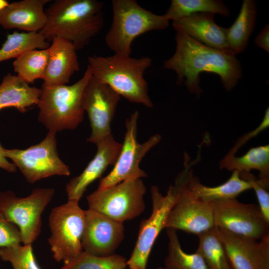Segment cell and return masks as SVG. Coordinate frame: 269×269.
I'll list each match as a JSON object with an SVG mask.
<instances>
[{
	"label": "cell",
	"mask_w": 269,
	"mask_h": 269,
	"mask_svg": "<svg viewBox=\"0 0 269 269\" xmlns=\"http://www.w3.org/2000/svg\"><path fill=\"white\" fill-rule=\"evenodd\" d=\"M176 50L163 62V68L174 71L176 83L184 84L188 91L199 97L203 91L200 86V73L211 72L219 75L225 89L230 91L242 77L240 61L229 51L206 46L184 32L176 31Z\"/></svg>",
	"instance_id": "6da1fadb"
},
{
	"label": "cell",
	"mask_w": 269,
	"mask_h": 269,
	"mask_svg": "<svg viewBox=\"0 0 269 269\" xmlns=\"http://www.w3.org/2000/svg\"><path fill=\"white\" fill-rule=\"evenodd\" d=\"M104 5L97 0H56L45 10L47 20L39 32L47 41L60 37L81 50L103 27Z\"/></svg>",
	"instance_id": "7a4b0ae2"
},
{
	"label": "cell",
	"mask_w": 269,
	"mask_h": 269,
	"mask_svg": "<svg viewBox=\"0 0 269 269\" xmlns=\"http://www.w3.org/2000/svg\"><path fill=\"white\" fill-rule=\"evenodd\" d=\"M88 66L92 76L107 84L121 97L132 103L152 108L148 87L144 73L152 63L148 57L138 58L114 54L107 57L90 56Z\"/></svg>",
	"instance_id": "3957f363"
},
{
	"label": "cell",
	"mask_w": 269,
	"mask_h": 269,
	"mask_svg": "<svg viewBox=\"0 0 269 269\" xmlns=\"http://www.w3.org/2000/svg\"><path fill=\"white\" fill-rule=\"evenodd\" d=\"M92 76L88 65L83 76L71 85L42 84L38 103V120L49 131L73 130L82 122L84 89Z\"/></svg>",
	"instance_id": "277c9868"
},
{
	"label": "cell",
	"mask_w": 269,
	"mask_h": 269,
	"mask_svg": "<svg viewBox=\"0 0 269 269\" xmlns=\"http://www.w3.org/2000/svg\"><path fill=\"white\" fill-rule=\"evenodd\" d=\"M113 20L105 36V43L114 54L131 55L132 45L137 36L146 32L163 30L169 21L154 14L134 0H112Z\"/></svg>",
	"instance_id": "5b68a950"
},
{
	"label": "cell",
	"mask_w": 269,
	"mask_h": 269,
	"mask_svg": "<svg viewBox=\"0 0 269 269\" xmlns=\"http://www.w3.org/2000/svg\"><path fill=\"white\" fill-rule=\"evenodd\" d=\"M188 166L178 175L174 184L168 188L165 195L158 187L150 188L152 212L140 223L137 238L127 265L129 269H147V265L153 245L161 230L165 228L169 213L177 198L179 187L189 171Z\"/></svg>",
	"instance_id": "8992f818"
},
{
	"label": "cell",
	"mask_w": 269,
	"mask_h": 269,
	"mask_svg": "<svg viewBox=\"0 0 269 269\" xmlns=\"http://www.w3.org/2000/svg\"><path fill=\"white\" fill-rule=\"evenodd\" d=\"M54 195L51 188H34L25 197L10 190L0 192V213L18 228L23 244H32L40 235L42 213Z\"/></svg>",
	"instance_id": "52a82bcc"
},
{
	"label": "cell",
	"mask_w": 269,
	"mask_h": 269,
	"mask_svg": "<svg viewBox=\"0 0 269 269\" xmlns=\"http://www.w3.org/2000/svg\"><path fill=\"white\" fill-rule=\"evenodd\" d=\"M146 188L141 178H133L114 186L97 189L87 197L88 209L123 223L144 211Z\"/></svg>",
	"instance_id": "ba28073f"
},
{
	"label": "cell",
	"mask_w": 269,
	"mask_h": 269,
	"mask_svg": "<svg viewBox=\"0 0 269 269\" xmlns=\"http://www.w3.org/2000/svg\"><path fill=\"white\" fill-rule=\"evenodd\" d=\"M85 222V210L79 202H67L53 208L48 222L51 236L48 243L55 260L67 262L83 251L82 246Z\"/></svg>",
	"instance_id": "9c48e42d"
},
{
	"label": "cell",
	"mask_w": 269,
	"mask_h": 269,
	"mask_svg": "<svg viewBox=\"0 0 269 269\" xmlns=\"http://www.w3.org/2000/svg\"><path fill=\"white\" fill-rule=\"evenodd\" d=\"M56 134L49 131L39 143L26 149L4 148L3 154L12 160L29 183L55 175L69 176V166L58 153Z\"/></svg>",
	"instance_id": "30bf717a"
},
{
	"label": "cell",
	"mask_w": 269,
	"mask_h": 269,
	"mask_svg": "<svg viewBox=\"0 0 269 269\" xmlns=\"http://www.w3.org/2000/svg\"><path fill=\"white\" fill-rule=\"evenodd\" d=\"M138 117L139 112L135 111L126 120V132L119 156L112 171L100 180L98 189L107 188L128 179L147 176L139 167V164L145 154L160 142L161 137L156 134L144 142L139 143L137 141Z\"/></svg>",
	"instance_id": "8fae6325"
},
{
	"label": "cell",
	"mask_w": 269,
	"mask_h": 269,
	"mask_svg": "<svg viewBox=\"0 0 269 269\" xmlns=\"http://www.w3.org/2000/svg\"><path fill=\"white\" fill-rule=\"evenodd\" d=\"M214 226L237 235L260 240L269 234V223L259 206L242 203L236 198L210 203Z\"/></svg>",
	"instance_id": "7c38bea8"
},
{
	"label": "cell",
	"mask_w": 269,
	"mask_h": 269,
	"mask_svg": "<svg viewBox=\"0 0 269 269\" xmlns=\"http://www.w3.org/2000/svg\"><path fill=\"white\" fill-rule=\"evenodd\" d=\"M192 169L182 182L176 201L167 217L165 228L181 230L196 235L213 228V212L210 203L194 194L186 185Z\"/></svg>",
	"instance_id": "4fadbf2b"
},
{
	"label": "cell",
	"mask_w": 269,
	"mask_h": 269,
	"mask_svg": "<svg viewBox=\"0 0 269 269\" xmlns=\"http://www.w3.org/2000/svg\"><path fill=\"white\" fill-rule=\"evenodd\" d=\"M121 96L93 76L84 91L83 105L88 114L91 134L88 142L96 144L112 134L111 125Z\"/></svg>",
	"instance_id": "5bb4252c"
},
{
	"label": "cell",
	"mask_w": 269,
	"mask_h": 269,
	"mask_svg": "<svg viewBox=\"0 0 269 269\" xmlns=\"http://www.w3.org/2000/svg\"><path fill=\"white\" fill-rule=\"evenodd\" d=\"M123 223L90 209L85 210L83 251L97 256L112 255L124 238Z\"/></svg>",
	"instance_id": "9a60e30c"
},
{
	"label": "cell",
	"mask_w": 269,
	"mask_h": 269,
	"mask_svg": "<svg viewBox=\"0 0 269 269\" xmlns=\"http://www.w3.org/2000/svg\"><path fill=\"white\" fill-rule=\"evenodd\" d=\"M232 269H269V234L258 242L215 227Z\"/></svg>",
	"instance_id": "2e32d148"
},
{
	"label": "cell",
	"mask_w": 269,
	"mask_h": 269,
	"mask_svg": "<svg viewBox=\"0 0 269 269\" xmlns=\"http://www.w3.org/2000/svg\"><path fill=\"white\" fill-rule=\"evenodd\" d=\"M96 144L97 150L94 158L80 174L71 178L66 184L69 200L79 202L88 186L100 178L109 166L115 164L122 146L112 134Z\"/></svg>",
	"instance_id": "e0dca14e"
},
{
	"label": "cell",
	"mask_w": 269,
	"mask_h": 269,
	"mask_svg": "<svg viewBox=\"0 0 269 269\" xmlns=\"http://www.w3.org/2000/svg\"><path fill=\"white\" fill-rule=\"evenodd\" d=\"M214 14L210 12L192 14L172 21V26L176 31L184 32L206 46L230 51L227 40V28L216 23Z\"/></svg>",
	"instance_id": "ac0fdd59"
},
{
	"label": "cell",
	"mask_w": 269,
	"mask_h": 269,
	"mask_svg": "<svg viewBox=\"0 0 269 269\" xmlns=\"http://www.w3.org/2000/svg\"><path fill=\"white\" fill-rule=\"evenodd\" d=\"M49 0H22L8 4L0 11V25L5 29H17L38 32L47 20L44 5Z\"/></svg>",
	"instance_id": "d6986e66"
},
{
	"label": "cell",
	"mask_w": 269,
	"mask_h": 269,
	"mask_svg": "<svg viewBox=\"0 0 269 269\" xmlns=\"http://www.w3.org/2000/svg\"><path fill=\"white\" fill-rule=\"evenodd\" d=\"M48 50V61L43 84L66 85L80 70L77 51L71 42L60 37L52 39Z\"/></svg>",
	"instance_id": "ffe728a7"
},
{
	"label": "cell",
	"mask_w": 269,
	"mask_h": 269,
	"mask_svg": "<svg viewBox=\"0 0 269 269\" xmlns=\"http://www.w3.org/2000/svg\"><path fill=\"white\" fill-rule=\"evenodd\" d=\"M41 89L29 86L17 75L8 73L0 84V111L15 108L24 113L37 105Z\"/></svg>",
	"instance_id": "44dd1931"
},
{
	"label": "cell",
	"mask_w": 269,
	"mask_h": 269,
	"mask_svg": "<svg viewBox=\"0 0 269 269\" xmlns=\"http://www.w3.org/2000/svg\"><path fill=\"white\" fill-rule=\"evenodd\" d=\"M188 189L203 201L211 203L214 201L234 199L242 192L251 189L250 183L241 178L237 171L225 182L214 187L203 184L199 179L194 176L191 170L186 181Z\"/></svg>",
	"instance_id": "7402d4cb"
},
{
	"label": "cell",
	"mask_w": 269,
	"mask_h": 269,
	"mask_svg": "<svg viewBox=\"0 0 269 269\" xmlns=\"http://www.w3.org/2000/svg\"><path fill=\"white\" fill-rule=\"evenodd\" d=\"M256 2L244 0L240 11L234 23L227 28V40L229 50L236 55L244 51L256 25L257 16Z\"/></svg>",
	"instance_id": "603a6c76"
},
{
	"label": "cell",
	"mask_w": 269,
	"mask_h": 269,
	"mask_svg": "<svg viewBox=\"0 0 269 269\" xmlns=\"http://www.w3.org/2000/svg\"><path fill=\"white\" fill-rule=\"evenodd\" d=\"M219 165L220 169L240 173H249L252 170H257L259 172L258 179L269 184V145L252 147L241 157H224Z\"/></svg>",
	"instance_id": "cb8c5ba5"
},
{
	"label": "cell",
	"mask_w": 269,
	"mask_h": 269,
	"mask_svg": "<svg viewBox=\"0 0 269 269\" xmlns=\"http://www.w3.org/2000/svg\"><path fill=\"white\" fill-rule=\"evenodd\" d=\"M49 46V43L39 32L14 31L7 35L6 40L0 49V63L16 58L28 50L44 49Z\"/></svg>",
	"instance_id": "d4e9b609"
},
{
	"label": "cell",
	"mask_w": 269,
	"mask_h": 269,
	"mask_svg": "<svg viewBox=\"0 0 269 269\" xmlns=\"http://www.w3.org/2000/svg\"><path fill=\"white\" fill-rule=\"evenodd\" d=\"M49 57L48 48L27 51L15 58L14 71L26 83H33L38 79H43Z\"/></svg>",
	"instance_id": "484cf974"
},
{
	"label": "cell",
	"mask_w": 269,
	"mask_h": 269,
	"mask_svg": "<svg viewBox=\"0 0 269 269\" xmlns=\"http://www.w3.org/2000/svg\"><path fill=\"white\" fill-rule=\"evenodd\" d=\"M198 236L196 250L209 269H232L224 245L214 227Z\"/></svg>",
	"instance_id": "4316f807"
},
{
	"label": "cell",
	"mask_w": 269,
	"mask_h": 269,
	"mask_svg": "<svg viewBox=\"0 0 269 269\" xmlns=\"http://www.w3.org/2000/svg\"><path fill=\"white\" fill-rule=\"evenodd\" d=\"M168 238V253L164 259L166 269H209L196 252L189 254L182 249L176 231L166 229Z\"/></svg>",
	"instance_id": "83f0119b"
},
{
	"label": "cell",
	"mask_w": 269,
	"mask_h": 269,
	"mask_svg": "<svg viewBox=\"0 0 269 269\" xmlns=\"http://www.w3.org/2000/svg\"><path fill=\"white\" fill-rule=\"evenodd\" d=\"M198 12L218 13L228 16L230 11L226 5L219 0H172L163 15L172 21Z\"/></svg>",
	"instance_id": "f1b7e54d"
},
{
	"label": "cell",
	"mask_w": 269,
	"mask_h": 269,
	"mask_svg": "<svg viewBox=\"0 0 269 269\" xmlns=\"http://www.w3.org/2000/svg\"><path fill=\"white\" fill-rule=\"evenodd\" d=\"M127 259L124 256L113 254L97 256L83 251L72 260L64 263L59 269H125Z\"/></svg>",
	"instance_id": "f546056e"
},
{
	"label": "cell",
	"mask_w": 269,
	"mask_h": 269,
	"mask_svg": "<svg viewBox=\"0 0 269 269\" xmlns=\"http://www.w3.org/2000/svg\"><path fill=\"white\" fill-rule=\"evenodd\" d=\"M0 258L9 262L13 269H41L35 259L32 244L0 249Z\"/></svg>",
	"instance_id": "4dcf8cb0"
},
{
	"label": "cell",
	"mask_w": 269,
	"mask_h": 269,
	"mask_svg": "<svg viewBox=\"0 0 269 269\" xmlns=\"http://www.w3.org/2000/svg\"><path fill=\"white\" fill-rule=\"evenodd\" d=\"M239 175L241 178L250 183L252 189L256 193L261 212L266 221L269 223V193L267 190L269 184L257 178L251 173H239Z\"/></svg>",
	"instance_id": "1f68e13d"
},
{
	"label": "cell",
	"mask_w": 269,
	"mask_h": 269,
	"mask_svg": "<svg viewBox=\"0 0 269 269\" xmlns=\"http://www.w3.org/2000/svg\"><path fill=\"white\" fill-rule=\"evenodd\" d=\"M21 243L22 239L18 228L0 213V249L20 245Z\"/></svg>",
	"instance_id": "d6a6232c"
},
{
	"label": "cell",
	"mask_w": 269,
	"mask_h": 269,
	"mask_svg": "<svg viewBox=\"0 0 269 269\" xmlns=\"http://www.w3.org/2000/svg\"><path fill=\"white\" fill-rule=\"evenodd\" d=\"M269 126V109L265 111L264 117L260 124L254 130L243 135L236 141L224 158H229L235 155L236 153L243 145L246 143L252 138L256 136L261 132Z\"/></svg>",
	"instance_id": "836d02e7"
},
{
	"label": "cell",
	"mask_w": 269,
	"mask_h": 269,
	"mask_svg": "<svg viewBox=\"0 0 269 269\" xmlns=\"http://www.w3.org/2000/svg\"><path fill=\"white\" fill-rule=\"evenodd\" d=\"M256 45L269 52V24L266 25L265 27L260 31L255 39Z\"/></svg>",
	"instance_id": "e575fe53"
},
{
	"label": "cell",
	"mask_w": 269,
	"mask_h": 269,
	"mask_svg": "<svg viewBox=\"0 0 269 269\" xmlns=\"http://www.w3.org/2000/svg\"><path fill=\"white\" fill-rule=\"evenodd\" d=\"M3 148L0 141V168L9 172L14 173L16 171V167L3 155L2 153Z\"/></svg>",
	"instance_id": "d590c367"
},
{
	"label": "cell",
	"mask_w": 269,
	"mask_h": 269,
	"mask_svg": "<svg viewBox=\"0 0 269 269\" xmlns=\"http://www.w3.org/2000/svg\"><path fill=\"white\" fill-rule=\"evenodd\" d=\"M9 3L5 0H0V11L8 5Z\"/></svg>",
	"instance_id": "8d00e7d4"
},
{
	"label": "cell",
	"mask_w": 269,
	"mask_h": 269,
	"mask_svg": "<svg viewBox=\"0 0 269 269\" xmlns=\"http://www.w3.org/2000/svg\"><path fill=\"white\" fill-rule=\"evenodd\" d=\"M156 269H166L164 267H158Z\"/></svg>",
	"instance_id": "74e56055"
}]
</instances>
